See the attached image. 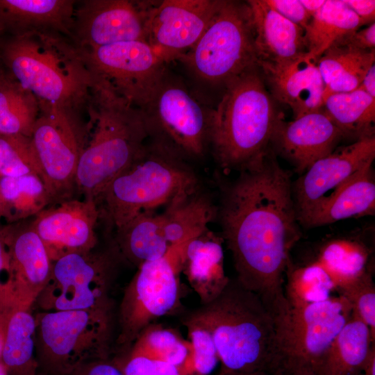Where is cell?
<instances>
[{"label": "cell", "instance_id": "1", "mask_svg": "<svg viewBox=\"0 0 375 375\" xmlns=\"http://www.w3.org/2000/svg\"><path fill=\"white\" fill-rule=\"evenodd\" d=\"M231 181L219 179L217 219L236 279L256 294L280 324L290 314L284 293L290 251L301 237L289 171L266 153Z\"/></svg>", "mask_w": 375, "mask_h": 375}, {"label": "cell", "instance_id": "2", "mask_svg": "<svg viewBox=\"0 0 375 375\" xmlns=\"http://www.w3.org/2000/svg\"><path fill=\"white\" fill-rule=\"evenodd\" d=\"M183 319L210 331L222 362L220 369L280 375L276 320L260 298L236 278H230L216 298Z\"/></svg>", "mask_w": 375, "mask_h": 375}, {"label": "cell", "instance_id": "3", "mask_svg": "<svg viewBox=\"0 0 375 375\" xmlns=\"http://www.w3.org/2000/svg\"><path fill=\"white\" fill-rule=\"evenodd\" d=\"M87 138L76 175V190L94 201L135 159L148 135L141 110L92 77L86 106Z\"/></svg>", "mask_w": 375, "mask_h": 375}, {"label": "cell", "instance_id": "4", "mask_svg": "<svg viewBox=\"0 0 375 375\" xmlns=\"http://www.w3.org/2000/svg\"><path fill=\"white\" fill-rule=\"evenodd\" d=\"M212 112L210 147L224 174L239 172L270 148L275 127L283 117L256 66L228 82Z\"/></svg>", "mask_w": 375, "mask_h": 375}, {"label": "cell", "instance_id": "5", "mask_svg": "<svg viewBox=\"0 0 375 375\" xmlns=\"http://www.w3.org/2000/svg\"><path fill=\"white\" fill-rule=\"evenodd\" d=\"M0 63L40 102L85 112L92 78L67 38L57 34L2 37Z\"/></svg>", "mask_w": 375, "mask_h": 375}, {"label": "cell", "instance_id": "6", "mask_svg": "<svg viewBox=\"0 0 375 375\" xmlns=\"http://www.w3.org/2000/svg\"><path fill=\"white\" fill-rule=\"evenodd\" d=\"M201 187L190 163L147 140L131 165L110 181L95 201L109 235L137 215L156 211Z\"/></svg>", "mask_w": 375, "mask_h": 375}, {"label": "cell", "instance_id": "7", "mask_svg": "<svg viewBox=\"0 0 375 375\" xmlns=\"http://www.w3.org/2000/svg\"><path fill=\"white\" fill-rule=\"evenodd\" d=\"M35 317L40 375H67L88 362L111 358L115 315L93 310L38 311Z\"/></svg>", "mask_w": 375, "mask_h": 375}, {"label": "cell", "instance_id": "8", "mask_svg": "<svg viewBox=\"0 0 375 375\" xmlns=\"http://www.w3.org/2000/svg\"><path fill=\"white\" fill-rule=\"evenodd\" d=\"M122 261L109 240L104 249L68 254L52 262L49 278L33 306L40 311L93 310L115 315L112 291Z\"/></svg>", "mask_w": 375, "mask_h": 375}, {"label": "cell", "instance_id": "9", "mask_svg": "<svg viewBox=\"0 0 375 375\" xmlns=\"http://www.w3.org/2000/svg\"><path fill=\"white\" fill-rule=\"evenodd\" d=\"M140 110L148 140L188 163L201 159L210 147L212 109L167 70Z\"/></svg>", "mask_w": 375, "mask_h": 375}, {"label": "cell", "instance_id": "10", "mask_svg": "<svg viewBox=\"0 0 375 375\" xmlns=\"http://www.w3.org/2000/svg\"><path fill=\"white\" fill-rule=\"evenodd\" d=\"M178 60L199 80L223 87L258 66L246 2L220 0L199 40Z\"/></svg>", "mask_w": 375, "mask_h": 375}, {"label": "cell", "instance_id": "11", "mask_svg": "<svg viewBox=\"0 0 375 375\" xmlns=\"http://www.w3.org/2000/svg\"><path fill=\"white\" fill-rule=\"evenodd\" d=\"M40 112L31 140L38 157L40 177L58 204L74 198L76 175L87 138L83 111L40 102Z\"/></svg>", "mask_w": 375, "mask_h": 375}, {"label": "cell", "instance_id": "12", "mask_svg": "<svg viewBox=\"0 0 375 375\" xmlns=\"http://www.w3.org/2000/svg\"><path fill=\"white\" fill-rule=\"evenodd\" d=\"M181 244L141 264L126 287L116 316L117 353L128 349L149 324L180 306Z\"/></svg>", "mask_w": 375, "mask_h": 375}, {"label": "cell", "instance_id": "13", "mask_svg": "<svg viewBox=\"0 0 375 375\" xmlns=\"http://www.w3.org/2000/svg\"><path fill=\"white\" fill-rule=\"evenodd\" d=\"M74 48L92 77L139 109L146 105L166 70L167 63L144 40Z\"/></svg>", "mask_w": 375, "mask_h": 375}, {"label": "cell", "instance_id": "14", "mask_svg": "<svg viewBox=\"0 0 375 375\" xmlns=\"http://www.w3.org/2000/svg\"><path fill=\"white\" fill-rule=\"evenodd\" d=\"M351 316L342 295L291 309L278 327L281 374L293 368H315L324 353Z\"/></svg>", "mask_w": 375, "mask_h": 375}, {"label": "cell", "instance_id": "15", "mask_svg": "<svg viewBox=\"0 0 375 375\" xmlns=\"http://www.w3.org/2000/svg\"><path fill=\"white\" fill-rule=\"evenodd\" d=\"M375 158V136L335 149L315 161L292 183V194L301 226L306 223Z\"/></svg>", "mask_w": 375, "mask_h": 375}, {"label": "cell", "instance_id": "16", "mask_svg": "<svg viewBox=\"0 0 375 375\" xmlns=\"http://www.w3.org/2000/svg\"><path fill=\"white\" fill-rule=\"evenodd\" d=\"M153 3L132 0L76 1L69 40L80 48L146 41L147 22Z\"/></svg>", "mask_w": 375, "mask_h": 375}, {"label": "cell", "instance_id": "17", "mask_svg": "<svg viewBox=\"0 0 375 375\" xmlns=\"http://www.w3.org/2000/svg\"><path fill=\"white\" fill-rule=\"evenodd\" d=\"M219 3L220 0L154 1L146 42L166 63L179 59L199 40Z\"/></svg>", "mask_w": 375, "mask_h": 375}, {"label": "cell", "instance_id": "18", "mask_svg": "<svg viewBox=\"0 0 375 375\" xmlns=\"http://www.w3.org/2000/svg\"><path fill=\"white\" fill-rule=\"evenodd\" d=\"M99 210L91 198H72L47 208L30 222L52 262L97 247Z\"/></svg>", "mask_w": 375, "mask_h": 375}, {"label": "cell", "instance_id": "19", "mask_svg": "<svg viewBox=\"0 0 375 375\" xmlns=\"http://www.w3.org/2000/svg\"><path fill=\"white\" fill-rule=\"evenodd\" d=\"M342 138V133L322 108L290 122L281 117L274 131L270 148L302 174L315 161L331 153Z\"/></svg>", "mask_w": 375, "mask_h": 375}, {"label": "cell", "instance_id": "20", "mask_svg": "<svg viewBox=\"0 0 375 375\" xmlns=\"http://www.w3.org/2000/svg\"><path fill=\"white\" fill-rule=\"evenodd\" d=\"M10 253L17 307L31 310L49 278L52 261L29 223L4 228Z\"/></svg>", "mask_w": 375, "mask_h": 375}, {"label": "cell", "instance_id": "21", "mask_svg": "<svg viewBox=\"0 0 375 375\" xmlns=\"http://www.w3.org/2000/svg\"><path fill=\"white\" fill-rule=\"evenodd\" d=\"M258 67L273 99L289 106L294 118L322 108L324 83L317 61L306 53L283 65Z\"/></svg>", "mask_w": 375, "mask_h": 375}, {"label": "cell", "instance_id": "22", "mask_svg": "<svg viewBox=\"0 0 375 375\" xmlns=\"http://www.w3.org/2000/svg\"><path fill=\"white\" fill-rule=\"evenodd\" d=\"M76 1L0 0V38L57 34L69 40Z\"/></svg>", "mask_w": 375, "mask_h": 375}, {"label": "cell", "instance_id": "23", "mask_svg": "<svg viewBox=\"0 0 375 375\" xmlns=\"http://www.w3.org/2000/svg\"><path fill=\"white\" fill-rule=\"evenodd\" d=\"M258 65H283L306 53L304 30L283 17L265 0L247 1Z\"/></svg>", "mask_w": 375, "mask_h": 375}, {"label": "cell", "instance_id": "24", "mask_svg": "<svg viewBox=\"0 0 375 375\" xmlns=\"http://www.w3.org/2000/svg\"><path fill=\"white\" fill-rule=\"evenodd\" d=\"M221 235L207 228L181 244V272L198 295L201 304L216 298L228 284Z\"/></svg>", "mask_w": 375, "mask_h": 375}, {"label": "cell", "instance_id": "25", "mask_svg": "<svg viewBox=\"0 0 375 375\" xmlns=\"http://www.w3.org/2000/svg\"><path fill=\"white\" fill-rule=\"evenodd\" d=\"M122 260L138 267L165 256L172 247L167 242L161 213L142 212L108 235Z\"/></svg>", "mask_w": 375, "mask_h": 375}, {"label": "cell", "instance_id": "26", "mask_svg": "<svg viewBox=\"0 0 375 375\" xmlns=\"http://www.w3.org/2000/svg\"><path fill=\"white\" fill-rule=\"evenodd\" d=\"M313 262L330 277L336 292L373 272L372 250L359 236L330 238L319 247Z\"/></svg>", "mask_w": 375, "mask_h": 375}, {"label": "cell", "instance_id": "27", "mask_svg": "<svg viewBox=\"0 0 375 375\" xmlns=\"http://www.w3.org/2000/svg\"><path fill=\"white\" fill-rule=\"evenodd\" d=\"M374 344L369 328L351 315L314 371L317 375H360Z\"/></svg>", "mask_w": 375, "mask_h": 375}, {"label": "cell", "instance_id": "28", "mask_svg": "<svg viewBox=\"0 0 375 375\" xmlns=\"http://www.w3.org/2000/svg\"><path fill=\"white\" fill-rule=\"evenodd\" d=\"M161 214L166 239L173 247L208 228L217 219V206L201 187L174 199Z\"/></svg>", "mask_w": 375, "mask_h": 375}, {"label": "cell", "instance_id": "29", "mask_svg": "<svg viewBox=\"0 0 375 375\" xmlns=\"http://www.w3.org/2000/svg\"><path fill=\"white\" fill-rule=\"evenodd\" d=\"M373 163L363 167L305 225L315 227L375 213Z\"/></svg>", "mask_w": 375, "mask_h": 375}, {"label": "cell", "instance_id": "30", "mask_svg": "<svg viewBox=\"0 0 375 375\" xmlns=\"http://www.w3.org/2000/svg\"><path fill=\"white\" fill-rule=\"evenodd\" d=\"M31 310H16L7 321L0 361L8 375H40L36 358V322Z\"/></svg>", "mask_w": 375, "mask_h": 375}, {"label": "cell", "instance_id": "31", "mask_svg": "<svg viewBox=\"0 0 375 375\" xmlns=\"http://www.w3.org/2000/svg\"><path fill=\"white\" fill-rule=\"evenodd\" d=\"M362 26L342 1L326 0L304 30L306 55L317 61L335 42Z\"/></svg>", "mask_w": 375, "mask_h": 375}, {"label": "cell", "instance_id": "32", "mask_svg": "<svg viewBox=\"0 0 375 375\" xmlns=\"http://www.w3.org/2000/svg\"><path fill=\"white\" fill-rule=\"evenodd\" d=\"M324 110L342 133L356 140L374 135L375 98L356 89L324 100Z\"/></svg>", "mask_w": 375, "mask_h": 375}, {"label": "cell", "instance_id": "33", "mask_svg": "<svg viewBox=\"0 0 375 375\" xmlns=\"http://www.w3.org/2000/svg\"><path fill=\"white\" fill-rule=\"evenodd\" d=\"M3 219L8 222L34 217L51 203L42 178L35 174L0 176Z\"/></svg>", "mask_w": 375, "mask_h": 375}, {"label": "cell", "instance_id": "34", "mask_svg": "<svg viewBox=\"0 0 375 375\" xmlns=\"http://www.w3.org/2000/svg\"><path fill=\"white\" fill-rule=\"evenodd\" d=\"M39 112L35 96L4 69L0 77V134L31 137Z\"/></svg>", "mask_w": 375, "mask_h": 375}, {"label": "cell", "instance_id": "35", "mask_svg": "<svg viewBox=\"0 0 375 375\" xmlns=\"http://www.w3.org/2000/svg\"><path fill=\"white\" fill-rule=\"evenodd\" d=\"M336 291L328 275L312 261L296 265L290 260L285 276L284 293L291 309H299L331 297Z\"/></svg>", "mask_w": 375, "mask_h": 375}, {"label": "cell", "instance_id": "36", "mask_svg": "<svg viewBox=\"0 0 375 375\" xmlns=\"http://www.w3.org/2000/svg\"><path fill=\"white\" fill-rule=\"evenodd\" d=\"M190 349L188 340L176 330L152 323L127 350L146 357L181 366Z\"/></svg>", "mask_w": 375, "mask_h": 375}, {"label": "cell", "instance_id": "37", "mask_svg": "<svg viewBox=\"0 0 375 375\" xmlns=\"http://www.w3.org/2000/svg\"><path fill=\"white\" fill-rule=\"evenodd\" d=\"M28 174L40 177L31 138L20 134H0V176L17 177Z\"/></svg>", "mask_w": 375, "mask_h": 375}, {"label": "cell", "instance_id": "38", "mask_svg": "<svg viewBox=\"0 0 375 375\" xmlns=\"http://www.w3.org/2000/svg\"><path fill=\"white\" fill-rule=\"evenodd\" d=\"M190 344L189 354L181 365L195 375H209L219 361L217 348L210 331L203 325L182 319Z\"/></svg>", "mask_w": 375, "mask_h": 375}, {"label": "cell", "instance_id": "39", "mask_svg": "<svg viewBox=\"0 0 375 375\" xmlns=\"http://www.w3.org/2000/svg\"><path fill=\"white\" fill-rule=\"evenodd\" d=\"M338 292L349 302L351 315L369 328L372 341L375 342V285L373 272Z\"/></svg>", "mask_w": 375, "mask_h": 375}, {"label": "cell", "instance_id": "40", "mask_svg": "<svg viewBox=\"0 0 375 375\" xmlns=\"http://www.w3.org/2000/svg\"><path fill=\"white\" fill-rule=\"evenodd\" d=\"M124 375H195L182 366L169 364L133 353H116L110 358Z\"/></svg>", "mask_w": 375, "mask_h": 375}, {"label": "cell", "instance_id": "41", "mask_svg": "<svg viewBox=\"0 0 375 375\" xmlns=\"http://www.w3.org/2000/svg\"><path fill=\"white\" fill-rule=\"evenodd\" d=\"M373 51H362L340 40L335 42L317 60L324 86Z\"/></svg>", "mask_w": 375, "mask_h": 375}, {"label": "cell", "instance_id": "42", "mask_svg": "<svg viewBox=\"0 0 375 375\" xmlns=\"http://www.w3.org/2000/svg\"><path fill=\"white\" fill-rule=\"evenodd\" d=\"M17 310L9 243L0 231V325L6 329L10 315Z\"/></svg>", "mask_w": 375, "mask_h": 375}, {"label": "cell", "instance_id": "43", "mask_svg": "<svg viewBox=\"0 0 375 375\" xmlns=\"http://www.w3.org/2000/svg\"><path fill=\"white\" fill-rule=\"evenodd\" d=\"M375 51L363 59L343 71L325 85L324 100L333 94L349 92L356 90L361 83L368 69L374 64Z\"/></svg>", "mask_w": 375, "mask_h": 375}, {"label": "cell", "instance_id": "44", "mask_svg": "<svg viewBox=\"0 0 375 375\" xmlns=\"http://www.w3.org/2000/svg\"><path fill=\"white\" fill-rule=\"evenodd\" d=\"M265 2L283 17L303 30L311 19L300 0H265Z\"/></svg>", "mask_w": 375, "mask_h": 375}, {"label": "cell", "instance_id": "45", "mask_svg": "<svg viewBox=\"0 0 375 375\" xmlns=\"http://www.w3.org/2000/svg\"><path fill=\"white\" fill-rule=\"evenodd\" d=\"M67 375H124L109 358L94 360L84 364Z\"/></svg>", "mask_w": 375, "mask_h": 375}, {"label": "cell", "instance_id": "46", "mask_svg": "<svg viewBox=\"0 0 375 375\" xmlns=\"http://www.w3.org/2000/svg\"><path fill=\"white\" fill-rule=\"evenodd\" d=\"M352 47L362 50L372 51L375 49V23L369 24L367 27L357 30L349 33L340 40Z\"/></svg>", "mask_w": 375, "mask_h": 375}, {"label": "cell", "instance_id": "47", "mask_svg": "<svg viewBox=\"0 0 375 375\" xmlns=\"http://www.w3.org/2000/svg\"><path fill=\"white\" fill-rule=\"evenodd\" d=\"M359 19L362 26L374 23L375 1L374 0H342Z\"/></svg>", "mask_w": 375, "mask_h": 375}, {"label": "cell", "instance_id": "48", "mask_svg": "<svg viewBox=\"0 0 375 375\" xmlns=\"http://www.w3.org/2000/svg\"><path fill=\"white\" fill-rule=\"evenodd\" d=\"M357 89L375 98V64L368 69Z\"/></svg>", "mask_w": 375, "mask_h": 375}, {"label": "cell", "instance_id": "49", "mask_svg": "<svg viewBox=\"0 0 375 375\" xmlns=\"http://www.w3.org/2000/svg\"><path fill=\"white\" fill-rule=\"evenodd\" d=\"M326 0H301L300 2L309 14L312 17L316 14L324 6Z\"/></svg>", "mask_w": 375, "mask_h": 375}, {"label": "cell", "instance_id": "50", "mask_svg": "<svg viewBox=\"0 0 375 375\" xmlns=\"http://www.w3.org/2000/svg\"><path fill=\"white\" fill-rule=\"evenodd\" d=\"M360 375H375V344H373Z\"/></svg>", "mask_w": 375, "mask_h": 375}, {"label": "cell", "instance_id": "51", "mask_svg": "<svg viewBox=\"0 0 375 375\" xmlns=\"http://www.w3.org/2000/svg\"><path fill=\"white\" fill-rule=\"evenodd\" d=\"M281 375H317V374L311 367H299L288 370Z\"/></svg>", "mask_w": 375, "mask_h": 375}, {"label": "cell", "instance_id": "52", "mask_svg": "<svg viewBox=\"0 0 375 375\" xmlns=\"http://www.w3.org/2000/svg\"><path fill=\"white\" fill-rule=\"evenodd\" d=\"M215 375H269L265 372H237L220 369Z\"/></svg>", "mask_w": 375, "mask_h": 375}, {"label": "cell", "instance_id": "53", "mask_svg": "<svg viewBox=\"0 0 375 375\" xmlns=\"http://www.w3.org/2000/svg\"><path fill=\"white\" fill-rule=\"evenodd\" d=\"M5 339V328L0 325V359L2 353Z\"/></svg>", "mask_w": 375, "mask_h": 375}, {"label": "cell", "instance_id": "54", "mask_svg": "<svg viewBox=\"0 0 375 375\" xmlns=\"http://www.w3.org/2000/svg\"><path fill=\"white\" fill-rule=\"evenodd\" d=\"M0 375H8L5 365L0 361Z\"/></svg>", "mask_w": 375, "mask_h": 375}, {"label": "cell", "instance_id": "55", "mask_svg": "<svg viewBox=\"0 0 375 375\" xmlns=\"http://www.w3.org/2000/svg\"><path fill=\"white\" fill-rule=\"evenodd\" d=\"M1 218L3 219L2 208H1V194H0V219H1Z\"/></svg>", "mask_w": 375, "mask_h": 375}, {"label": "cell", "instance_id": "56", "mask_svg": "<svg viewBox=\"0 0 375 375\" xmlns=\"http://www.w3.org/2000/svg\"><path fill=\"white\" fill-rule=\"evenodd\" d=\"M3 72H4V68L3 67V66L0 63V77L3 74Z\"/></svg>", "mask_w": 375, "mask_h": 375}, {"label": "cell", "instance_id": "57", "mask_svg": "<svg viewBox=\"0 0 375 375\" xmlns=\"http://www.w3.org/2000/svg\"><path fill=\"white\" fill-rule=\"evenodd\" d=\"M0 231H1V229H0Z\"/></svg>", "mask_w": 375, "mask_h": 375}]
</instances>
